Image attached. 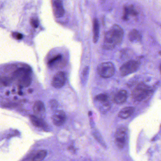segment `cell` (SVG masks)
<instances>
[{
  "instance_id": "6da1fadb",
  "label": "cell",
  "mask_w": 161,
  "mask_h": 161,
  "mask_svg": "<svg viewBox=\"0 0 161 161\" xmlns=\"http://www.w3.org/2000/svg\"><path fill=\"white\" fill-rule=\"evenodd\" d=\"M124 31L117 24L113 25L106 33L103 43V49L112 50L119 45L123 40Z\"/></svg>"
},
{
  "instance_id": "7a4b0ae2",
  "label": "cell",
  "mask_w": 161,
  "mask_h": 161,
  "mask_svg": "<svg viewBox=\"0 0 161 161\" xmlns=\"http://www.w3.org/2000/svg\"><path fill=\"white\" fill-rule=\"evenodd\" d=\"M153 90L152 87L144 83L138 84L132 92L133 99L136 101H142L149 97Z\"/></svg>"
},
{
  "instance_id": "3957f363",
  "label": "cell",
  "mask_w": 161,
  "mask_h": 161,
  "mask_svg": "<svg viewBox=\"0 0 161 161\" xmlns=\"http://www.w3.org/2000/svg\"><path fill=\"white\" fill-rule=\"evenodd\" d=\"M31 70L27 68H20L14 73V78L17 80L19 85L24 87L30 86L31 83Z\"/></svg>"
},
{
  "instance_id": "277c9868",
  "label": "cell",
  "mask_w": 161,
  "mask_h": 161,
  "mask_svg": "<svg viewBox=\"0 0 161 161\" xmlns=\"http://www.w3.org/2000/svg\"><path fill=\"white\" fill-rule=\"evenodd\" d=\"M97 72L102 78H109L114 75L115 69L113 63L105 62L99 65L97 67Z\"/></svg>"
},
{
  "instance_id": "5b68a950",
  "label": "cell",
  "mask_w": 161,
  "mask_h": 161,
  "mask_svg": "<svg viewBox=\"0 0 161 161\" xmlns=\"http://www.w3.org/2000/svg\"><path fill=\"white\" fill-rule=\"evenodd\" d=\"M140 63L139 61L131 60L123 64L119 69L120 74L122 76H127L136 72L139 68Z\"/></svg>"
},
{
  "instance_id": "8992f818",
  "label": "cell",
  "mask_w": 161,
  "mask_h": 161,
  "mask_svg": "<svg viewBox=\"0 0 161 161\" xmlns=\"http://www.w3.org/2000/svg\"><path fill=\"white\" fill-rule=\"evenodd\" d=\"M127 130L124 128H119L117 130L115 135V143L118 148L124 147L127 140Z\"/></svg>"
},
{
  "instance_id": "52a82bcc",
  "label": "cell",
  "mask_w": 161,
  "mask_h": 161,
  "mask_svg": "<svg viewBox=\"0 0 161 161\" xmlns=\"http://www.w3.org/2000/svg\"><path fill=\"white\" fill-rule=\"evenodd\" d=\"M67 80L66 74L63 71L56 73L52 81V85L55 88H61L64 86Z\"/></svg>"
},
{
  "instance_id": "ba28073f",
  "label": "cell",
  "mask_w": 161,
  "mask_h": 161,
  "mask_svg": "<svg viewBox=\"0 0 161 161\" xmlns=\"http://www.w3.org/2000/svg\"><path fill=\"white\" fill-rule=\"evenodd\" d=\"M53 14L56 18H60L64 16L65 11L63 6V2L58 0L53 1Z\"/></svg>"
},
{
  "instance_id": "9c48e42d",
  "label": "cell",
  "mask_w": 161,
  "mask_h": 161,
  "mask_svg": "<svg viewBox=\"0 0 161 161\" xmlns=\"http://www.w3.org/2000/svg\"><path fill=\"white\" fill-rule=\"evenodd\" d=\"M66 119L65 113L63 111H57L52 117V120L54 125L61 126L64 125Z\"/></svg>"
},
{
  "instance_id": "30bf717a",
  "label": "cell",
  "mask_w": 161,
  "mask_h": 161,
  "mask_svg": "<svg viewBox=\"0 0 161 161\" xmlns=\"http://www.w3.org/2000/svg\"><path fill=\"white\" fill-rule=\"evenodd\" d=\"M33 111L37 117L41 118L45 115L46 108L43 102L37 101L33 106Z\"/></svg>"
},
{
  "instance_id": "8fae6325",
  "label": "cell",
  "mask_w": 161,
  "mask_h": 161,
  "mask_svg": "<svg viewBox=\"0 0 161 161\" xmlns=\"http://www.w3.org/2000/svg\"><path fill=\"white\" fill-rule=\"evenodd\" d=\"M138 14L137 11L133 5H130L125 6L124 8V13L122 19L123 20L127 21L129 19V17L136 16Z\"/></svg>"
},
{
  "instance_id": "7c38bea8",
  "label": "cell",
  "mask_w": 161,
  "mask_h": 161,
  "mask_svg": "<svg viewBox=\"0 0 161 161\" xmlns=\"http://www.w3.org/2000/svg\"><path fill=\"white\" fill-rule=\"evenodd\" d=\"M128 93L125 90H121L117 92L114 97V101L117 104H122L127 100Z\"/></svg>"
},
{
  "instance_id": "4fadbf2b",
  "label": "cell",
  "mask_w": 161,
  "mask_h": 161,
  "mask_svg": "<svg viewBox=\"0 0 161 161\" xmlns=\"http://www.w3.org/2000/svg\"><path fill=\"white\" fill-rule=\"evenodd\" d=\"M31 121L36 127L42 129H46L48 127L46 122L40 118L37 117L35 115H31L30 116Z\"/></svg>"
},
{
  "instance_id": "5bb4252c",
  "label": "cell",
  "mask_w": 161,
  "mask_h": 161,
  "mask_svg": "<svg viewBox=\"0 0 161 161\" xmlns=\"http://www.w3.org/2000/svg\"><path fill=\"white\" fill-rule=\"evenodd\" d=\"M93 41L94 43H97L99 37V25L98 20L97 18H95L93 23Z\"/></svg>"
},
{
  "instance_id": "9a60e30c",
  "label": "cell",
  "mask_w": 161,
  "mask_h": 161,
  "mask_svg": "<svg viewBox=\"0 0 161 161\" xmlns=\"http://www.w3.org/2000/svg\"><path fill=\"white\" fill-rule=\"evenodd\" d=\"M129 39L132 43L139 42L142 39V35L139 31L133 29L129 34Z\"/></svg>"
},
{
  "instance_id": "2e32d148",
  "label": "cell",
  "mask_w": 161,
  "mask_h": 161,
  "mask_svg": "<svg viewBox=\"0 0 161 161\" xmlns=\"http://www.w3.org/2000/svg\"><path fill=\"white\" fill-rule=\"evenodd\" d=\"M135 109L133 107H125L119 113V117L122 119L128 118L133 114Z\"/></svg>"
},
{
  "instance_id": "e0dca14e",
  "label": "cell",
  "mask_w": 161,
  "mask_h": 161,
  "mask_svg": "<svg viewBox=\"0 0 161 161\" xmlns=\"http://www.w3.org/2000/svg\"><path fill=\"white\" fill-rule=\"evenodd\" d=\"M47 155V151L41 150L37 153L32 158V161H42Z\"/></svg>"
},
{
  "instance_id": "ac0fdd59",
  "label": "cell",
  "mask_w": 161,
  "mask_h": 161,
  "mask_svg": "<svg viewBox=\"0 0 161 161\" xmlns=\"http://www.w3.org/2000/svg\"><path fill=\"white\" fill-rule=\"evenodd\" d=\"M95 100L97 101L103 103L108 102L107 101H108V97L106 94H99V95H97L95 97Z\"/></svg>"
},
{
  "instance_id": "d6986e66",
  "label": "cell",
  "mask_w": 161,
  "mask_h": 161,
  "mask_svg": "<svg viewBox=\"0 0 161 161\" xmlns=\"http://www.w3.org/2000/svg\"><path fill=\"white\" fill-rule=\"evenodd\" d=\"M89 68L88 66L86 67L83 70L82 76V80L83 83L86 82L89 75Z\"/></svg>"
},
{
  "instance_id": "ffe728a7",
  "label": "cell",
  "mask_w": 161,
  "mask_h": 161,
  "mask_svg": "<svg viewBox=\"0 0 161 161\" xmlns=\"http://www.w3.org/2000/svg\"><path fill=\"white\" fill-rule=\"evenodd\" d=\"M103 103V104L100 108V112H101V113H105L107 112V111H109V109L111 108V105H110V103L108 102Z\"/></svg>"
},
{
  "instance_id": "44dd1931",
  "label": "cell",
  "mask_w": 161,
  "mask_h": 161,
  "mask_svg": "<svg viewBox=\"0 0 161 161\" xmlns=\"http://www.w3.org/2000/svg\"><path fill=\"white\" fill-rule=\"evenodd\" d=\"M62 58H63V55L62 54H58V55L55 56L54 58H52L51 60H50L48 63V64L50 65L53 64L56 62H58L60 60H62Z\"/></svg>"
},
{
  "instance_id": "7402d4cb",
  "label": "cell",
  "mask_w": 161,
  "mask_h": 161,
  "mask_svg": "<svg viewBox=\"0 0 161 161\" xmlns=\"http://www.w3.org/2000/svg\"><path fill=\"white\" fill-rule=\"evenodd\" d=\"M31 24L33 28L36 29L39 26V21L36 18L34 17L31 18Z\"/></svg>"
},
{
  "instance_id": "603a6c76",
  "label": "cell",
  "mask_w": 161,
  "mask_h": 161,
  "mask_svg": "<svg viewBox=\"0 0 161 161\" xmlns=\"http://www.w3.org/2000/svg\"><path fill=\"white\" fill-rule=\"evenodd\" d=\"M12 35H13V37L17 40H20L23 38V35L19 33H13Z\"/></svg>"
},
{
  "instance_id": "cb8c5ba5",
  "label": "cell",
  "mask_w": 161,
  "mask_h": 161,
  "mask_svg": "<svg viewBox=\"0 0 161 161\" xmlns=\"http://www.w3.org/2000/svg\"><path fill=\"white\" fill-rule=\"evenodd\" d=\"M50 105L53 109H56L58 107V103L55 100H52L50 101Z\"/></svg>"
},
{
  "instance_id": "d4e9b609",
  "label": "cell",
  "mask_w": 161,
  "mask_h": 161,
  "mask_svg": "<svg viewBox=\"0 0 161 161\" xmlns=\"http://www.w3.org/2000/svg\"><path fill=\"white\" fill-rule=\"evenodd\" d=\"M10 80H9V78H5L3 80V84L5 86H8L10 82Z\"/></svg>"
},
{
  "instance_id": "484cf974",
  "label": "cell",
  "mask_w": 161,
  "mask_h": 161,
  "mask_svg": "<svg viewBox=\"0 0 161 161\" xmlns=\"http://www.w3.org/2000/svg\"><path fill=\"white\" fill-rule=\"evenodd\" d=\"M19 95H20V96H21V95H22V93L21 92H19Z\"/></svg>"
},
{
  "instance_id": "4316f807",
  "label": "cell",
  "mask_w": 161,
  "mask_h": 161,
  "mask_svg": "<svg viewBox=\"0 0 161 161\" xmlns=\"http://www.w3.org/2000/svg\"><path fill=\"white\" fill-rule=\"evenodd\" d=\"M9 92H7V95H9Z\"/></svg>"
}]
</instances>
